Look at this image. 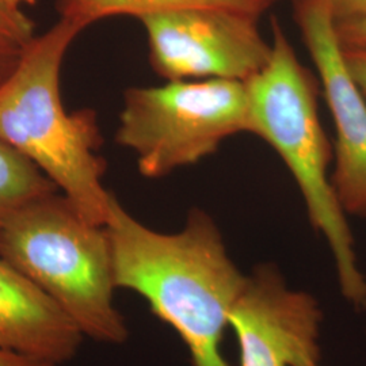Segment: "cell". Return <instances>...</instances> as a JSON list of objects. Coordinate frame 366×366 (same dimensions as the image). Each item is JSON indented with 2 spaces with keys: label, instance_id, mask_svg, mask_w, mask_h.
<instances>
[{
  "label": "cell",
  "instance_id": "8fae6325",
  "mask_svg": "<svg viewBox=\"0 0 366 366\" xmlns=\"http://www.w3.org/2000/svg\"><path fill=\"white\" fill-rule=\"evenodd\" d=\"M57 190L31 160L0 139V222L29 201Z\"/></svg>",
  "mask_w": 366,
  "mask_h": 366
},
{
  "label": "cell",
  "instance_id": "277c9868",
  "mask_svg": "<svg viewBox=\"0 0 366 366\" xmlns=\"http://www.w3.org/2000/svg\"><path fill=\"white\" fill-rule=\"evenodd\" d=\"M0 258L37 284L86 338L122 345L129 337L114 305L116 277L104 225L64 194L37 197L0 222Z\"/></svg>",
  "mask_w": 366,
  "mask_h": 366
},
{
  "label": "cell",
  "instance_id": "9c48e42d",
  "mask_svg": "<svg viewBox=\"0 0 366 366\" xmlns=\"http://www.w3.org/2000/svg\"><path fill=\"white\" fill-rule=\"evenodd\" d=\"M84 338L37 284L0 258V350L59 366L76 357Z\"/></svg>",
  "mask_w": 366,
  "mask_h": 366
},
{
  "label": "cell",
  "instance_id": "6da1fadb",
  "mask_svg": "<svg viewBox=\"0 0 366 366\" xmlns=\"http://www.w3.org/2000/svg\"><path fill=\"white\" fill-rule=\"evenodd\" d=\"M117 289L144 299L187 347L193 366H231L222 353L229 312L246 275L229 258L217 224L190 210L175 234L134 219L113 196L105 225Z\"/></svg>",
  "mask_w": 366,
  "mask_h": 366
},
{
  "label": "cell",
  "instance_id": "e0dca14e",
  "mask_svg": "<svg viewBox=\"0 0 366 366\" xmlns=\"http://www.w3.org/2000/svg\"><path fill=\"white\" fill-rule=\"evenodd\" d=\"M0 366H57L37 360H31L19 354L0 350Z\"/></svg>",
  "mask_w": 366,
  "mask_h": 366
},
{
  "label": "cell",
  "instance_id": "8992f818",
  "mask_svg": "<svg viewBox=\"0 0 366 366\" xmlns=\"http://www.w3.org/2000/svg\"><path fill=\"white\" fill-rule=\"evenodd\" d=\"M258 16L225 9H183L140 19L149 63L160 78L247 83L269 64L272 42Z\"/></svg>",
  "mask_w": 366,
  "mask_h": 366
},
{
  "label": "cell",
  "instance_id": "7c38bea8",
  "mask_svg": "<svg viewBox=\"0 0 366 366\" xmlns=\"http://www.w3.org/2000/svg\"><path fill=\"white\" fill-rule=\"evenodd\" d=\"M34 37V22L26 14L0 0V42L25 48Z\"/></svg>",
  "mask_w": 366,
  "mask_h": 366
},
{
  "label": "cell",
  "instance_id": "5bb4252c",
  "mask_svg": "<svg viewBox=\"0 0 366 366\" xmlns=\"http://www.w3.org/2000/svg\"><path fill=\"white\" fill-rule=\"evenodd\" d=\"M342 48L347 69L366 97V48Z\"/></svg>",
  "mask_w": 366,
  "mask_h": 366
},
{
  "label": "cell",
  "instance_id": "3957f363",
  "mask_svg": "<svg viewBox=\"0 0 366 366\" xmlns=\"http://www.w3.org/2000/svg\"><path fill=\"white\" fill-rule=\"evenodd\" d=\"M273 53L269 64L247 81L251 131L282 159L300 189L315 231L332 252L340 292L357 311L366 310V278L354 249L353 234L331 182L334 149L323 129L320 83L302 66L280 21L270 19Z\"/></svg>",
  "mask_w": 366,
  "mask_h": 366
},
{
  "label": "cell",
  "instance_id": "ac0fdd59",
  "mask_svg": "<svg viewBox=\"0 0 366 366\" xmlns=\"http://www.w3.org/2000/svg\"><path fill=\"white\" fill-rule=\"evenodd\" d=\"M6 1H7L11 7H14V9H19V10H22V6H25V4L34 6L37 0H6Z\"/></svg>",
  "mask_w": 366,
  "mask_h": 366
},
{
  "label": "cell",
  "instance_id": "30bf717a",
  "mask_svg": "<svg viewBox=\"0 0 366 366\" xmlns=\"http://www.w3.org/2000/svg\"><path fill=\"white\" fill-rule=\"evenodd\" d=\"M278 0H56L60 19L81 30L113 16H133L139 21L148 15L183 9H225L261 18Z\"/></svg>",
  "mask_w": 366,
  "mask_h": 366
},
{
  "label": "cell",
  "instance_id": "52a82bcc",
  "mask_svg": "<svg viewBox=\"0 0 366 366\" xmlns=\"http://www.w3.org/2000/svg\"><path fill=\"white\" fill-rule=\"evenodd\" d=\"M293 19L316 68L337 142L331 182L346 214L366 217V97L350 75L325 0H292Z\"/></svg>",
  "mask_w": 366,
  "mask_h": 366
},
{
  "label": "cell",
  "instance_id": "5b68a950",
  "mask_svg": "<svg viewBox=\"0 0 366 366\" xmlns=\"http://www.w3.org/2000/svg\"><path fill=\"white\" fill-rule=\"evenodd\" d=\"M249 131L247 83L174 80L125 92L116 142L134 152L144 177L157 179L199 163L227 139Z\"/></svg>",
  "mask_w": 366,
  "mask_h": 366
},
{
  "label": "cell",
  "instance_id": "d6986e66",
  "mask_svg": "<svg viewBox=\"0 0 366 366\" xmlns=\"http://www.w3.org/2000/svg\"><path fill=\"white\" fill-rule=\"evenodd\" d=\"M305 366H319V362H315V364H308V365Z\"/></svg>",
  "mask_w": 366,
  "mask_h": 366
},
{
  "label": "cell",
  "instance_id": "2e32d148",
  "mask_svg": "<svg viewBox=\"0 0 366 366\" xmlns=\"http://www.w3.org/2000/svg\"><path fill=\"white\" fill-rule=\"evenodd\" d=\"M25 48L0 42V84L13 74Z\"/></svg>",
  "mask_w": 366,
  "mask_h": 366
},
{
  "label": "cell",
  "instance_id": "7a4b0ae2",
  "mask_svg": "<svg viewBox=\"0 0 366 366\" xmlns=\"http://www.w3.org/2000/svg\"><path fill=\"white\" fill-rule=\"evenodd\" d=\"M83 30L66 19L24 49L13 74L0 84V139L31 160L83 217L105 227L113 193L102 178V133L97 113H68L60 97L64 56Z\"/></svg>",
  "mask_w": 366,
  "mask_h": 366
},
{
  "label": "cell",
  "instance_id": "4fadbf2b",
  "mask_svg": "<svg viewBox=\"0 0 366 366\" xmlns=\"http://www.w3.org/2000/svg\"><path fill=\"white\" fill-rule=\"evenodd\" d=\"M337 25L366 19V0H325Z\"/></svg>",
  "mask_w": 366,
  "mask_h": 366
},
{
  "label": "cell",
  "instance_id": "ba28073f",
  "mask_svg": "<svg viewBox=\"0 0 366 366\" xmlns=\"http://www.w3.org/2000/svg\"><path fill=\"white\" fill-rule=\"evenodd\" d=\"M322 322L314 296L288 288L274 264H261L246 275L228 328L240 366H305L319 362Z\"/></svg>",
  "mask_w": 366,
  "mask_h": 366
},
{
  "label": "cell",
  "instance_id": "9a60e30c",
  "mask_svg": "<svg viewBox=\"0 0 366 366\" xmlns=\"http://www.w3.org/2000/svg\"><path fill=\"white\" fill-rule=\"evenodd\" d=\"M337 33L342 46L366 48V19L337 25Z\"/></svg>",
  "mask_w": 366,
  "mask_h": 366
}]
</instances>
